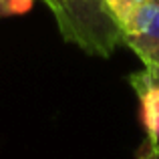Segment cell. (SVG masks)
<instances>
[{
	"mask_svg": "<svg viewBox=\"0 0 159 159\" xmlns=\"http://www.w3.org/2000/svg\"><path fill=\"white\" fill-rule=\"evenodd\" d=\"M2 2H4V0H0V4H2Z\"/></svg>",
	"mask_w": 159,
	"mask_h": 159,
	"instance_id": "obj_8",
	"label": "cell"
},
{
	"mask_svg": "<svg viewBox=\"0 0 159 159\" xmlns=\"http://www.w3.org/2000/svg\"><path fill=\"white\" fill-rule=\"evenodd\" d=\"M129 85L139 99V115L149 139L159 141V83H155L145 70L133 73Z\"/></svg>",
	"mask_w": 159,
	"mask_h": 159,
	"instance_id": "obj_3",
	"label": "cell"
},
{
	"mask_svg": "<svg viewBox=\"0 0 159 159\" xmlns=\"http://www.w3.org/2000/svg\"><path fill=\"white\" fill-rule=\"evenodd\" d=\"M137 159H159V141L145 137L143 145L137 151Z\"/></svg>",
	"mask_w": 159,
	"mask_h": 159,
	"instance_id": "obj_6",
	"label": "cell"
},
{
	"mask_svg": "<svg viewBox=\"0 0 159 159\" xmlns=\"http://www.w3.org/2000/svg\"><path fill=\"white\" fill-rule=\"evenodd\" d=\"M34 0H4L0 4V16H16V14H26L32 8Z\"/></svg>",
	"mask_w": 159,
	"mask_h": 159,
	"instance_id": "obj_5",
	"label": "cell"
},
{
	"mask_svg": "<svg viewBox=\"0 0 159 159\" xmlns=\"http://www.w3.org/2000/svg\"><path fill=\"white\" fill-rule=\"evenodd\" d=\"M103 2H105L109 12L115 16V20L119 22L121 30H123V24L131 18V14L137 10V6H139L143 0H103Z\"/></svg>",
	"mask_w": 159,
	"mask_h": 159,
	"instance_id": "obj_4",
	"label": "cell"
},
{
	"mask_svg": "<svg viewBox=\"0 0 159 159\" xmlns=\"http://www.w3.org/2000/svg\"><path fill=\"white\" fill-rule=\"evenodd\" d=\"M143 70H145V73H147L155 83H159V69H143Z\"/></svg>",
	"mask_w": 159,
	"mask_h": 159,
	"instance_id": "obj_7",
	"label": "cell"
},
{
	"mask_svg": "<svg viewBox=\"0 0 159 159\" xmlns=\"http://www.w3.org/2000/svg\"><path fill=\"white\" fill-rule=\"evenodd\" d=\"M123 44L145 69H159V0H143L123 24Z\"/></svg>",
	"mask_w": 159,
	"mask_h": 159,
	"instance_id": "obj_2",
	"label": "cell"
},
{
	"mask_svg": "<svg viewBox=\"0 0 159 159\" xmlns=\"http://www.w3.org/2000/svg\"><path fill=\"white\" fill-rule=\"evenodd\" d=\"M61 36L91 57L109 58L123 44V30L103 0H44Z\"/></svg>",
	"mask_w": 159,
	"mask_h": 159,
	"instance_id": "obj_1",
	"label": "cell"
}]
</instances>
